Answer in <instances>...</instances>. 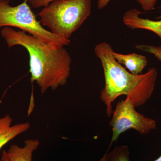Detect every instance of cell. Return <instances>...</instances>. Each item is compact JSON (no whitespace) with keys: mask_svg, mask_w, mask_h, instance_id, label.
<instances>
[{"mask_svg":"<svg viewBox=\"0 0 161 161\" xmlns=\"http://www.w3.org/2000/svg\"><path fill=\"white\" fill-rule=\"evenodd\" d=\"M1 161H9L7 152L5 150L3 151Z\"/></svg>","mask_w":161,"mask_h":161,"instance_id":"cell-14","label":"cell"},{"mask_svg":"<svg viewBox=\"0 0 161 161\" xmlns=\"http://www.w3.org/2000/svg\"><path fill=\"white\" fill-rule=\"evenodd\" d=\"M40 142L36 139L25 141L23 147L12 145L7 151L9 161H32V156L38 149Z\"/></svg>","mask_w":161,"mask_h":161,"instance_id":"cell-9","label":"cell"},{"mask_svg":"<svg viewBox=\"0 0 161 161\" xmlns=\"http://www.w3.org/2000/svg\"><path fill=\"white\" fill-rule=\"evenodd\" d=\"M95 51L103 68L105 84L100 92V98L106 106L108 116L110 117L113 113L112 103L121 95H126V98L135 108L144 104L151 98L158 77L156 69L151 68L145 74L134 75L116 61L109 43H98Z\"/></svg>","mask_w":161,"mask_h":161,"instance_id":"cell-2","label":"cell"},{"mask_svg":"<svg viewBox=\"0 0 161 161\" xmlns=\"http://www.w3.org/2000/svg\"><path fill=\"white\" fill-rule=\"evenodd\" d=\"M57 0H27L32 8H39L48 6L51 3Z\"/></svg>","mask_w":161,"mask_h":161,"instance_id":"cell-13","label":"cell"},{"mask_svg":"<svg viewBox=\"0 0 161 161\" xmlns=\"http://www.w3.org/2000/svg\"><path fill=\"white\" fill-rule=\"evenodd\" d=\"M133 104L125 98L119 102L112 113L109 125L112 127V146L121 134L130 130H135L141 134H146L156 127V121L146 117L137 112Z\"/></svg>","mask_w":161,"mask_h":161,"instance_id":"cell-5","label":"cell"},{"mask_svg":"<svg viewBox=\"0 0 161 161\" xmlns=\"http://www.w3.org/2000/svg\"><path fill=\"white\" fill-rule=\"evenodd\" d=\"M136 49L142 51L147 52L152 54L161 61V46H152L149 45H137L135 46Z\"/></svg>","mask_w":161,"mask_h":161,"instance_id":"cell-12","label":"cell"},{"mask_svg":"<svg viewBox=\"0 0 161 161\" xmlns=\"http://www.w3.org/2000/svg\"><path fill=\"white\" fill-rule=\"evenodd\" d=\"M130 155L128 146H118L109 153H106L100 161H130Z\"/></svg>","mask_w":161,"mask_h":161,"instance_id":"cell-10","label":"cell"},{"mask_svg":"<svg viewBox=\"0 0 161 161\" xmlns=\"http://www.w3.org/2000/svg\"><path fill=\"white\" fill-rule=\"evenodd\" d=\"M142 14L138 9H130L125 13L123 17L124 24L132 29L147 30L154 33L161 40V20L153 21L140 16Z\"/></svg>","mask_w":161,"mask_h":161,"instance_id":"cell-6","label":"cell"},{"mask_svg":"<svg viewBox=\"0 0 161 161\" xmlns=\"http://www.w3.org/2000/svg\"><path fill=\"white\" fill-rule=\"evenodd\" d=\"M92 8V0H57L39 13L40 22L54 34L69 40L89 16Z\"/></svg>","mask_w":161,"mask_h":161,"instance_id":"cell-3","label":"cell"},{"mask_svg":"<svg viewBox=\"0 0 161 161\" xmlns=\"http://www.w3.org/2000/svg\"><path fill=\"white\" fill-rule=\"evenodd\" d=\"M111 0H98V9H103L105 8ZM158 0H136L137 3L141 5L142 8L146 11L153 10Z\"/></svg>","mask_w":161,"mask_h":161,"instance_id":"cell-11","label":"cell"},{"mask_svg":"<svg viewBox=\"0 0 161 161\" xmlns=\"http://www.w3.org/2000/svg\"><path fill=\"white\" fill-rule=\"evenodd\" d=\"M159 8H160V9H161V6H160V7H159ZM157 19H161V14L160 15V16Z\"/></svg>","mask_w":161,"mask_h":161,"instance_id":"cell-16","label":"cell"},{"mask_svg":"<svg viewBox=\"0 0 161 161\" xmlns=\"http://www.w3.org/2000/svg\"><path fill=\"white\" fill-rule=\"evenodd\" d=\"M12 119L9 115L0 118V150L15 137L24 133L30 128L29 122L12 125Z\"/></svg>","mask_w":161,"mask_h":161,"instance_id":"cell-7","label":"cell"},{"mask_svg":"<svg viewBox=\"0 0 161 161\" xmlns=\"http://www.w3.org/2000/svg\"><path fill=\"white\" fill-rule=\"evenodd\" d=\"M112 55L119 63L124 64L130 73L134 75L142 74L148 64V60L145 56L135 53L122 54L113 51Z\"/></svg>","mask_w":161,"mask_h":161,"instance_id":"cell-8","label":"cell"},{"mask_svg":"<svg viewBox=\"0 0 161 161\" xmlns=\"http://www.w3.org/2000/svg\"><path fill=\"white\" fill-rule=\"evenodd\" d=\"M9 2V0H0V28L17 27L44 42L59 47L67 46L70 43L69 40L45 29L37 19L27 0L15 6H10Z\"/></svg>","mask_w":161,"mask_h":161,"instance_id":"cell-4","label":"cell"},{"mask_svg":"<svg viewBox=\"0 0 161 161\" xmlns=\"http://www.w3.org/2000/svg\"><path fill=\"white\" fill-rule=\"evenodd\" d=\"M1 35L9 47L19 45L29 55L31 82H36L42 94L63 86L70 75L72 59L64 47L53 45L22 31L4 27Z\"/></svg>","mask_w":161,"mask_h":161,"instance_id":"cell-1","label":"cell"},{"mask_svg":"<svg viewBox=\"0 0 161 161\" xmlns=\"http://www.w3.org/2000/svg\"><path fill=\"white\" fill-rule=\"evenodd\" d=\"M161 161V155L157 159H156L155 161Z\"/></svg>","mask_w":161,"mask_h":161,"instance_id":"cell-15","label":"cell"}]
</instances>
